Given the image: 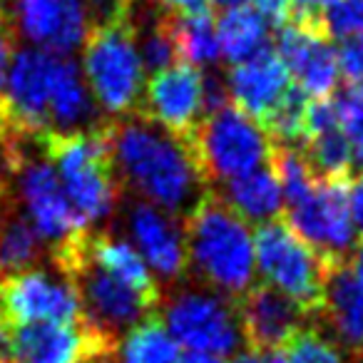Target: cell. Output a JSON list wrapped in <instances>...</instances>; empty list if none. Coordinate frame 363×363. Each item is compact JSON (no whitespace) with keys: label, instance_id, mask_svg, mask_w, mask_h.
Instances as JSON below:
<instances>
[{"label":"cell","instance_id":"obj_1","mask_svg":"<svg viewBox=\"0 0 363 363\" xmlns=\"http://www.w3.org/2000/svg\"><path fill=\"white\" fill-rule=\"evenodd\" d=\"M102 135L120 182L135 189L142 202L172 217H187L202 194L209 192L187 142L142 115L107 120Z\"/></svg>","mask_w":363,"mask_h":363},{"label":"cell","instance_id":"obj_2","mask_svg":"<svg viewBox=\"0 0 363 363\" xmlns=\"http://www.w3.org/2000/svg\"><path fill=\"white\" fill-rule=\"evenodd\" d=\"M187 267L199 286L237 301L254 286V237L249 224L222 202L217 192H204L184 217Z\"/></svg>","mask_w":363,"mask_h":363},{"label":"cell","instance_id":"obj_3","mask_svg":"<svg viewBox=\"0 0 363 363\" xmlns=\"http://www.w3.org/2000/svg\"><path fill=\"white\" fill-rule=\"evenodd\" d=\"M43 152L87 229L105 224L117 212L122 182L102 127L97 132L80 135H50L43 140Z\"/></svg>","mask_w":363,"mask_h":363},{"label":"cell","instance_id":"obj_4","mask_svg":"<svg viewBox=\"0 0 363 363\" xmlns=\"http://www.w3.org/2000/svg\"><path fill=\"white\" fill-rule=\"evenodd\" d=\"M85 82L95 105L117 117L135 115L145 92V65L137 50L130 13L90 30L85 40Z\"/></svg>","mask_w":363,"mask_h":363},{"label":"cell","instance_id":"obj_5","mask_svg":"<svg viewBox=\"0 0 363 363\" xmlns=\"http://www.w3.org/2000/svg\"><path fill=\"white\" fill-rule=\"evenodd\" d=\"M187 147L204 184H224L259 169L272 157V140L262 125L239 110L234 102L204 112Z\"/></svg>","mask_w":363,"mask_h":363},{"label":"cell","instance_id":"obj_6","mask_svg":"<svg viewBox=\"0 0 363 363\" xmlns=\"http://www.w3.org/2000/svg\"><path fill=\"white\" fill-rule=\"evenodd\" d=\"M254 257L267 286L281 291L316 321L336 259L308 247L281 219L259 224Z\"/></svg>","mask_w":363,"mask_h":363},{"label":"cell","instance_id":"obj_7","mask_svg":"<svg viewBox=\"0 0 363 363\" xmlns=\"http://www.w3.org/2000/svg\"><path fill=\"white\" fill-rule=\"evenodd\" d=\"M162 323L192 353L229 356L244 343L237 301L204 286L182 289L160 303Z\"/></svg>","mask_w":363,"mask_h":363},{"label":"cell","instance_id":"obj_8","mask_svg":"<svg viewBox=\"0 0 363 363\" xmlns=\"http://www.w3.org/2000/svg\"><path fill=\"white\" fill-rule=\"evenodd\" d=\"M33 145L38 142L23 147L11 172L18 177V192H21L23 207H26L23 214L33 224L38 237L45 242V247H50V252L55 254L87 237L90 229L80 219V214L72 209L45 152L40 150V155L30 152Z\"/></svg>","mask_w":363,"mask_h":363},{"label":"cell","instance_id":"obj_9","mask_svg":"<svg viewBox=\"0 0 363 363\" xmlns=\"http://www.w3.org/2000/svg\"><path fill=\"white\" fill-rule=\"evenodd\" d=\"M0 318L13 328L30 323H80V291L55 267L8 274L0 277Z\"/></svg>","mask_w":363,"mask_h":363},{"label":"cell","instance_id":"obj_10","mask_svg":"<svg viewBox=\"0 0 363 363\" xmlns=\"http://www.w3.org/2000/svg\"><path fill=\"white\" fill-rule=\"evenodd\" d=\"M289 227L316 252L331 259H346L356 242V229L348 212L346 182L318 179L316 187L289 204Z\"/></svg>","mask_w":363,"mask_h":363},{"label":"cell","instance_id":"obj_11","mask_svg":"<svg viewBox=\"0 0 363 363\" xmlns=\"http://www.w3.org/2000/svg\"><path fill=\"white\" fill-rule=\"evenodd\" d=\"M204 112V77L192 65H172L155 72L142 92L140 110L145 120L155 122L169 135L187 142Z\"/></svg>","mask_w":363,"mask_h":363},{"label":"cell","instance_id":"obj_12","mask_svg":"<svg viewBox=\"0 0 363 363\" xmlns=\"http://www.w3.org/2000/svg\"><path fill=\"white\" fill-rule=\"evenodd\" d=\"M115 351L117 343L85 321L13 328V356L21 363H95Z\"/></svg>","mask_w":363,"mask_h":363},{"label":"cell","instance_id":"obj_13","mask_svg":"<svg viewBox=\"0 0 363 363\" xmlns=\"http://www.w3.org/2000/svg\"><path fill=\"white\" fill-rule=\"evenodd\" d=\"M331 38L323 30L321 21L291 18L279 33V52L286 72L298 82V90L306 97L323 100L333 92L338 80V57Z\"/></svg>","mask_w":363,"mask_h":363},{"label":"cell","instance_id":"obj_14","mask_svg":"<svg viewBox=\"0 0 363 363\" xmlns=\"http://www.w3.org/2000/svg\"><path fill=\"white\" fill-rule=\"evenodd\" d=\"M11 26L40 50L70 55L87 40L92 18L85 0H16Z\"/></svg>","mask_w":363,"mask_h":363},{"label":"cell","instance_id":"obj_15","mask_svg":"<svg viewBox=\"0 0 363 363\" xmlns=\"http://www.w3.org/2000/svg\"><path fill=\"white\" fill-rule=\"evenodd\" d=\"M237 311L244 343L249 346V351L262 356L279 351L301 328L313 323V318L298 303L267 284H254L244 296H239Z\"/></svg>","mask_w":363,"mask_h":363},{"label":"cell","instance_id":"obj_16","mask_svg":"<svg viewBox=\"0 0 363 363\" xmlns=\"http://www.w3.org/2000/svg\"><path fill=\"white\" fill-rule=\"evenodd\" d=\"M127 232L145 264L167 281H182L187 277V247L184 229L177 217L152 207L147 202H132L127 207Z\"/></svg>","mask_w":363,"mask_h":363},{"label":"cell","instance_id":"obj_17","mask_svg":"<svg viewBox=\"0 0 363 363\" xmlns=\"http://www.w3.org/2000/svg\"><path fill=\"white\" fill-rule=\"evenodd\" d=\"M224 87L239 110L247 112L252 120L254 117L264 120L291 85L281 57L272 50H264L249 60L237 62L229 70Z\"/></svg>","mask_w":363,"mask_h":363},{"label":"cell","instance_id":"obj_18","mask_svg":"<svg viewBox=\"0 0 363 363\" xmlns=\"http://www.w3.org/2000/svg\"><path fill=\"white\" fill-rule=\"evenodd\" d=\"M316 321H323L331 328L336 341L351 353L353 361L363 358V289L358 286L346 259L333 262Z\"/></svg>","mask_w":363,"mask_h":363},{"label":"cell","instance_id":"obj_19","mask_svg":"<svg viewBox=\"0 0 363 363\" xmlns=\"http://www.w3.org/2000/svg\"><path fill=\"white\" fill-rule=\"evenodd\" d=\"M85 254L92 264L107 272L110 277H115L117 281L127 284L130 289L140 291L142 296L152 298V301L162 303V289L157 284V279L152 277L150 267L145 264V259L137 254V249L132 244H127L125 239L112 237L107 232H97L87 237L85 242Z\"/></svg>","mask_w":363,"mask_h":363},{"label":"cell","instance_id":"obj_20","mask_svg":"<svg viewBox=\"0 0 363 363\" xmlns=\"http://www.w3.org/2000/svg\"><path fill=\"white\" fill-rule=\"evenodd\" d=\"M217 194L237 217L254 224L272 222L281 214L284 207L281 184L272 167H259L249 174L224 182L222 192Z\"/></svg>","mask_w":363,"mask_h":363},{"label":"cell","instance_id":"obj_21","mask_svg":"<svg viewBox=\"0 0 363 363\" xmlns=\"http://www.w3.org/2000/svg\"><path fill=\"white\" fill-rule=\"evenodd\" d=\"M219 50L232 65L269 50V21L254 6H237L224 11L217 23Z\"/></svg>","mask_w":363,"mask_h":363},{"label":"cell","instance_id":"obj_22","mask_svg":"<svg viewBox=\"0 0 363 363\" xmlns=\"http://www.w3.org/2000/svg\"><path fill=\"white\" fill-rule=\"evenodd\" d=\"M43 239L16 207H8V199L0 204V277L35 269L43 257Z\"/></svg>","mask_w":363,"mask_h":363},{"label":"cell","instance_id":"obj_23","mask_svg":"<svg viewBox=\"0 0 363 363\" xmlns=\"http://www.w3.org/2000/svg\"><path fill=\"white\" fill-rule=\"evenodd\" d=\"M115 358L122 363H179V343L167 331L160 313H152L125 333Z\"/></svg>","mask_w":363,"mask_h":363},{"label":"cell","instance_id":"obj_24","mask_svg":"<svg viewBox=\"0 0 363 363\" xmlns=\"http://www.w3.org/2000/svg\"><path fill=\"white\" fill-rule=\"evenodd\" d=\"M174 30L179 57H184L187 65L199 70V67H209L219 60L222 50H219L217 21L207 8L174 16Z\"/></svg>","mask_w":363,"mask_h":363},{"label":"cell","instance_id":"obj_25","mask_svg":"<svg viewBox=\"0 0 363 363\" xmlns=\"http://www.w3.org/2000/svg\"><path fill=\"white\" fill-rule=\"evenodd\" d=\"M303 142L306 145H303L301 152L318 179L348 182L353 167V150L348 145L346 135L341 132V127L333 125L326 127V130L311 132Z\"/></svg>","mask_w":363,"mask_h":363},{"label":"cell","instance_id":"obj_26","mask_svg":"<svg viewBox=\"0 0 363 363\" xmlns=\"http://www.w3.org/2000/svg\"><path fill=\"white\" fill-rule=\"evenodd\" d=\"M306 110L308 97L298 87H289L279 105L262 120V130L279 147H296L298 140L306 137Z\"/></svg>","mask_w":363,"mask_h":363},{"label":"cell","instance_id":"obj_27","mask_svg":"<svg viewBox=\"0 0 363 363\" xmlns=\"http://www.w3.org/2000/svg\"><path fill=\"white\" fill-rule=\"evenodd\" d=\"M331 102L336 110L338 127L353 150V162L363 164V85L348 82Z\"/></svg>","mask_w":363,"mask_h":363},{"label":"cell","instance_id":"obj_28","mask_svg":"<svg viewBox=\"0 0 363 363\" xmlns=\"http://www.w3.org/2000/svg\"><path fill=\"white\" fill-rule=\"evenodd\" d=\"M289 363H343L338 346L321 331V326H306L286 343Z\"/></svg>","mask_w":363,"mask_h":363},{"label":"cell","instance_id":"obj_29","mask_svg":"<svg viewBox=\"0 0 363 363\" xmlns=\"http://www.w3.org/2000/svg\"><path fill=\"white\" fill-rule=\"evenodd\" d=\"M328 38L363 35V0H333L321 16Z\"/></svg>","mask_w":363,"mask_h":363},{"label":"cell","instance_id":"obj_30","mask_svg":"<svg viewBox=\"0 0 363 363\" xmlns=\"http://www.w3.org/2000/svg\"><path fill=\"white\" fill-rule=\"evenodd\" d=\"M336 57L338 72H343V77L353 85H363V35L343 38Z\"/></svg>","mask_w":363,"mask_h":363},{"label":"cell","instance_id":"obj_31","mask_svg":"<svg viewBox=\"0 0 363 363\" xmlns=\"http://www.w3.org/2000/svg\"><path fill=\"white\" fill-rule=\"evenodd\" d=\"M16 30L11 26V18L6 16V11L0 8V100L6 92L8 72H11L13 57H16Z\"/></svg>","mask_w":363,"mask_h":363},{"label":"cell","instance_id":"obj_32","mask_svg":"<svg viewBox=\"0 0 363 363\" xmlns=\"http://www.w3.org/2000/svg\"><path fill=\"white\" fill-rule=\"evenodd\" d=\"M132 3H137V0H85L92 18V28L105 26V23L117 21V18H125L130 13Z\"/></svg>","mask_w":363,"mask_h":363},{"label":"cell","instance_id":"obj_33","mask_svg":"<svg viewBox=\"0 0 363 363\" xmlns=\"http://www.w3.org/2000/svg\"><path fill=\"white\" fill-rule=\"evenodd\" d=\"M254 8L274 26H284L291 21V6L289 0H252Z\"/></svg>","mask_w":363,"mask_h":363},{"label":"cell","instance_id":"obj_34","mask_svg":"<svg viewBox=\"0 0 363 363\" xmlns=\"http://www.w3.org/2000/svg\"><path fill=\"white\" fill-rule=\"evenodd\" d=\"M348 197V212H351L353 229L363 234V172L351 182V187H346Z\"/></svg>","mask_w":363,"mask_h":363},{"label":"cell","instance_id":"obj_35","mask_svg":"<svg viewBox=\"0 0 363 363\" xmlns=\"http://www.w3.org/2000/svg\"><path fill=\"white\" fill-rule=\"evenodd\" d=\"M333 0H289L291 6V18H306V21H321L326 8Z\"/></svg>","mask_w":363,"mask_h":363},{"label":"cell","instance_id":"obj_36","mask_svg":"<svg viewBox=\"0 0 363 363\" xmlns=\"http://www.w3.org/2000/svg\"><path fill=\"white\" fill-rule=\"evenodd\" d=\"M207 0H157L160 11L164 13H174V16H182V13H194L202 11Z\"/></svg>","mask_w":363,"mask_h":363},{"label":"cell","instance_id":"obj_37","mask_svg":"<svg viewBox=\"0 0 363 363\" xmlns=\"http://www.w3.org/2000/svg\"><path fill=\"white\" fill-rule=\"evenodd\" d=\"M348 267H351V272H353V277H356L358 286L363 289V244L356 249V252H353L351 264H348Z\"/></svg>","mask_w":363,"mask_h":363},{"label":"cell","instance_id":"obj_38","mask_svg":"<svg viewBox=\"0 0 363 363\" xmlns=\"http://www.w3.org/2000/svg\"><path fill=\"white\" fill-rule=\"evenodd\" d=\"M179 363H222L217 356H207V353H189L187 358H179Z\"/></svg>","mask_w":363,"mask_h":363},{"label":"cell","instance_id":"obj_39","mask_svg":"<svg viewBox=\"0 0 363 363\" xmlns=\"http://www.w3.org/2000/svg\"><path fill=\"white\" fill-rule=\"evenodd\" d=\"M234 363H262V353H254V351L239 353V356L234 358Z\"/></svg>","mask_w":363,"mask_h":363},{"label":"cell","instance_id":"obj_40","mask_svg":"<svg viewBox=\"0 0 363 363\" xmlns=\"http://www.w3.org/2000/svg\"><path fill=\"white\" fill-rule=\"evenodd\" d=\"M262 363H289V361H286V356H284L281 351H272V353H264Z\"/></svg>","mask_w":363,"mask_h":363},{"label":"cell","instance_id":"obj_41","mask_svg":"<svg viewBox=\"0 0 363 363\" xmlns=\"http://www.w3.org/2000/svg\"><path fill=\"white\" fill-rule=\"evenodd\" d=\"M217 8H224V11H229V8H237V6H244V0H212Z\"/></svg>","mask_w":363,"mask_h":363},{"label":"cell","instance_id":"obj_42","mask_svg":"<svg viewBox=\"0 0 363 363\" xmlns=\"http://www.w3.org/2000/svg\"><path fill=\"white\" fill-rule=\"evenodd\" d=\"M356 363H363V358H358V361H356Z\"/></svg>","mask_w":363,"mask_h":363},{"label":"cell","instance_id":"obj_43","mask_svg":"<svg viewBox=\"0 0 363 363\" xmlns=\"http://www.w3.org/2000/svg\"><path fill=\"white\" fill-rule=\"evenodd\" d=\"M0 363H11V361H0Z\"/></svg>","mask_w":363,"mask_h":363}]
</instances>
